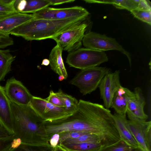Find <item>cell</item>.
Wrapping results in <instances>:
<instances>
[{"label": "cell", "mask_w": 151, "mask_h": 151, "mask_svg": "<svg viewBox=\"0 0 151 151\" xmlns=\"http://www.w3.org/2000/svg\"><path fill=\"white\" fill-rule=\"evenodd\" d=\"M27 3V0H15L14 2V6L17 11L19 13H21L24 9Z\"/></svg>", "instance_id": "obj_33"}, {"label": "cell", "mask_w": 151, "mask_h": 151, "mask_svg": "<svg viewBox=\"0 0 151 151\" xmlns=\"http://www.w3.org/2000/svg\"><path fill=\"white\" fill-rule=\"evenodd\" d=\"M56 93L61 99L65 109L69 113L72 114L76 111L78 104V101L76 99L64 93L61 89H59Z\"/></svg>", "instance_id": "obj_23"}, {"label": "cell", "mask_w": 151, "mask_h": 151, "mask_svg": "<svg viewBox=\"0 0 151 151\" xmlns=\"http://www.w3.org/2000/svg\"><path fill=\"white\" fill-rule=\"evenodd\" d=\"M0 122L6 129L14 135L11 101L6 94L4 87L0 85Z\"/></svg>", "instance_id": "obj_14"}, {"label": "cell", "mask_w": 151, "mask_h": 151, "mask_svg": "<svg viewBox=\"0 0 151 151\" xmlns=\"http://www.w3.org/2000/svg\"><path fill=\"white\" fill-rule=\"evenodd\" d=\"M87 134L90 133L78 131L66 132L60 133V139L58 144H61L66 139L77 138Z\"/></svg>", "instance_id": "obj_30"}, {"label": "cell", "mask_w": 151, "mask_h": 151, "mask_svg": "<svg viewBox=\"0 0 151 151\" xmlns=\"http://www.w3.org/2000/svg\"><path fill=\"white\" fill-rule=\"evenodd\" d=\"M134 148L120 140L113 144L101 145L98 151H132Z\"/></svg>", "instance_id": "obj_26"}, {"label": "cell", "mask_w": 151, "mask_h": 151, "mask_svg": "<svg viewBox=\"0 0 151 151\" xmlns=\"http://www.w3.org/2000/svg\"><path fill=\"white\" fill-rule=\"evenodd\" d=\"M4 88L10 101L18 105H28L33 96L21 82L14 78L8 80Z\"/></svg>", "instance_id": "obj_10"}, {"label": "cell", "mask_w": 151, "mask_h": 151, "mask_svg": "<svg viewBox=\"0 0 151 151\" xmlns=\"http://www.w3.org/2000/svg\"><path fill=\"white\" fill-rule=\"evenodd\" d=\"M87 25L84 22L75 25L53 37L63 50L69 52L80 48Z\"/></svg>", "instance_id": "obj_6"}, {"label": "cell", "mask_w": 151, "mask_h": 151, "mask_svg": "<svg viewBox=\"0 0 151 151\" xmlns=\"http://www.w3.org/2000/svg\"><path fill=\"white\" fill-rule=\"evenodd\" d=\"M134 95V92L121 86L114 95L111 107L113 108L117 114L126 116L128 102Z\"/></svg>", "instance_id": "obj_16"}, {"label": "cell", "mask_w": 151, "mask_h": 151, "mask_svg": "<svg viewBox=\"0 0 151 151\" xmlns=\"http://www.w3.org/2000/svg\"><path fill=\"white\" fill-rule=\"evenodd\" d=\"M111 72L106 67L98 66L81 70L70 81V83L78 87L83 95L90 94L99 87L104 76Z\"/></svg>", "instance_id": "obj_5"}, {"label": "cell", "mask_w": 151, "mask_h": 151, "mask_svg": "<svg viewBox=\"0 0 151 151\" xmlns=\"http://www.w3.org/2000/svg\"><path fill=\"white\" fill-rule=\"evenodd\" d=\"M137 9L142 10H151L150 5L145 0H140Z\"/></svg>", "instance_id": "obj_35"}, {"label": "cell", "mask_w": 151, "mask_h": 151, "mask_svg": "<svg viewBox=\"0 0 151 151\" xmlns=\"http://www.w3.org/2000/svg\"><path fill=\"white\" fill-rule=\"evenodd\" d=\"M32 14L34 19L56 20L76 17L86 18L90 14L85 9L78 6L63 8L47 7Z\"/></svg>", "instance_id": "obj_9"}, {"label": "cell", "mask_w": 151, "mask_h": 151, "mask_svg": "<svg viewBox=\"0 0 151 151\" xmlns=\"http://www.w3.org/2000/svg\"><path fill=\"white\" fill-rule=\"evenodd\" d=\"M13 135L5 129L0 127V139L8 138Z\"/></svg>", "instance_id": "obj_36"}, {"label": "cell", "mask_w": 151, "mask_h": 151, "mask_svg": "<svg viewBox=\"0 0 151 151\" xmlns=\"http://www.w3.org/2000/svg\"><path fill=\"white\" fill-rule=\"evenodd\" d=\"M108 60L104 51L80 48L69 52L66 62L70 67L82 70L98 66Z\"/></svg>", "instance_id": "obj_4"}, {"label": "cell", "mask_w": 151, "mask_h": 151, "mask_svg": "<svg viewBox=\"0 0 151 151\" xmlns=\"http://www.w3.org/2000/svg\"><path fill=\"white\" fill-rule=\"evenodd\" d=\"M63 50L60 45L57 43L51 51L49 60L51 69L59 76H63L66 79L68 75L62 57Z\"/></svg>", "instance_id": "obj_18"}, {"label": "cell", "mask_w": 151, "mask_h": 151, "mask_svg": "<svg viewBox=\"0 0 151 151\" xmlns=\"http://www.w3.org/2000/svg\"><path fill=\"white\" fill-rule=\"evenodd\" d=\"M15 57L9 50L0 49V82L4 80L6 74L11 70L12 65Z\"/></svg>", "instance_id": "obj_19"}, {"label": "cell", "mask_w": 151, "mask_h": 151, "mask_svg": "<svg viewBox=\"0 0 151 151\" xmlns=\"http://www.w3.org/2000/svg\"><path fill=\"white\" fill-rule=\"evenodd\" d=\"M34 18L33 14L19 12L6 17L0 21V34L9 35L12 30Z\"/></svg>", "instance_id": "obj_15"}, {"label": "cell", "mask_w": 151, "mask_h": 151, "mask_svg": "<svg viewBox=\"0 0 151 151\" xmlns=\"http://www.w3.org/2000/svg\"><path fill=\"white\" fill-rule=\"evenodd\" d=\"M50 5L48 0H27L25 7L21 13H34Z\"/></svg>", "instance_id": "obj_24"}, {"label": "cell", "mask_w": 151, "mask_h": 151, "mask_svg": "<svg viewBox=\"0 0 151 151\" xmlns=\"http://www.w3.org/2000/svg\"><path fill=\"white\" fill-rule=\"evenodd\" d=\"M130 12L135 17L151 25V10H142L135 9Z\"/></svg>", "instance_id": "obj_29"}, {"label": "cell", "mask_w": 151, "mask_h": 151, "mask_svg": "<svg viewBox=\"0 0 151 151\" xmlns=\"http://www.w3.org/2000/svg\"><path fill=\"white\" fill-rule=\"evenodd\" d=\"M28 105L44 121H54L71 115L65 107L55 106L40 97L33 96Z\"/></svg>", "instance_id": "obj_8"}, {"label": "cell", "mask_w": 151, "mask_h": 151, "mask_svg": "<svg viewBox=\"0 0 151 151\" xmlns=\"http://www.w3.org/2000/svg\"><path fill=\"white\" fill-rule=\"evenodd\" d=\"M82 142L101 143L102 145H104V140L101 137L93 134H86L76 138L66 139L60 144H75Z\"/></svg>", "instance_id": "obj_21"}, {"label": "cell", "mask_w": 151, "mask_h": 151, "mask_svg": "<svg viewBox=\"0 0 151 151\" xmlns=\"http://www.w3.org/2000/svg\"><path fill=\"white\" fill-rule=\"evenodd\" d=\"M54 151H68L62 145L58 144L54 148Z\"/></svg>", "instance_id": "obj_38"}, {"label": "cell", "mask_w": 151, "mask_h": 151, "mask_svg": "<svg viewBox=\"0 0 151 151\" xmlns=\"http://www.w3.org/2000/svg\"><path fill=\"white\" fill-rule=\"evenodd\" d=\"M58 79L59 81H61L64 80H65V78L62 75H60L58 77Z\"/></svg>", "instance_id": "obj_40"}, {"label": "cell", "mask_w": 151, "mask_h": 151, "mask_svg": "<svg viewBox=\"0 0 151 151\" xmlns=\"http://www.w3.org/2000/svg\"><path fill=\"white\" fill-rule=\"evenodd\" d=\"M9 35L0 34V48H4L14 44L13 40Z\"/></svg>", "instance_id": "obj_32"}, {"label": "cell", "mask_w": 151, "mask_h": 151, "mask_svg": "<svg viewBox=\"0 0 151 151\" xmlns=\"http://www.w3.org/2000/svg\"><path fill=\"white\" fill-rule=\"evenodd\" d=\"M45 99L49 102L57 106L65 107L60 98L56 93L51 90L49 93L48 97Z\"/></svg>", "instance_id": "obj_31"}, {"label": "cell", "mask_w": 151, "mask_h": 151, "mask_svg": "<svg viewBox=\"0 0 151 151\" xmlns=\"http://www.w3.org/2000/svg\"><path fill=\"white\" fill-rule=\"evenodd\" d=\"M110 119L102 105L80 99L77 110L72 114L52 121H44L46 135L49 140L55 133L78 131L93 134L104 138L111 127Z\"/></svg>", "instance_id": "obj_1"}, {"label": "cell", "mask_w": 151, "mask_h": 151, "mask_svg": "<svg viewBox=\"0 0 151 151\" xmlns=\"http://www.w3.org/2000/svg\"><path fill=\"white\" fill-rule=\"evenodd\" d=\"M60 139V134L55 133L50 137L49 142L51 147L54 149L58 144Z\"/></svg>", "instance_id": "obj_34"}, {"label": "cell", "mask_w": 151, "mask_h": 151, "mask_svg": "<svg viewBox=\"0 0 151 151\" xmlns=\"http://www.w3.org/2000/svg\"><path fill=\"white\" fill-rule=\"evenodd\" d=\"M15 0H0V21L18 12L14 6Z\"/></svg>", "instance_id": "obj_25"}, {"label": "cell", "mask_w": 151, "mask_h": 151, "mask_svg": "<svg viewBox=\"0 0 151 151\" xmlns=\"http://www.w3.org/2000/svg\"><path fill=\"white\" fill-rule=\"evenodd\" d=\"M120 73L119 71L117 70L108 73L103 78L99 86L104 106L108 109L111 108L115 93L122 86L120 81Z\"/></svg>", "instance_id": "obj_11"}, {"label": "cell", "mask_w": 151, "mask_h": 151, "mask_svg": "<svg viewBox=\"0 0 151 151\" xmlns=\"http://www.w3.org/2000/svg\"><path fill=\"white\" fill-rule=\"evenodd\" d=\"M21 143V141L15 138L14 135L8 138L0 139V151H9Z\"/></svg>", "instance_id": "obj_27"}, {"label": "cell", "mask_w": 151, "mask_h": 151, "mask_svg": "<svg viewBox=\"0 0 151 151\" xmlns=\"http://www.w3.org/2000/svg\"><path fill=\"white\" fill-rule=\"evenodd\" d=\"M11 106L14 137L23 144L51 147L45 132L44 121L32 109L29 105H18L11 101Z\"/></svg>", "instance_id": "obj_2"}, {"label": "cell", "mask_w": 151, "mask_h": 151, "mask_svg": "<svg viewBox=\"0 0 151 151\" xmlns=\"http://www.w3.org/2000/svg\"><path fill=\"white\" fill-rule=\"evenodd\" d=\"M60 145L68 151H98L101 146V143L82 142Z\"/></svg>", "instance_id": "obj_22"}, {"label": "cell", "mask_w": 151, "mask_h": 151, "mask_svg": "<svg viewBox=\"0 0 151 151\" xmlns=\"http://www.w3.org/2000/svg\"><path fill=\"white\" fill-rule=\"evenodd\" d=\"M86 18L76 17L58 20L34 18L12 30L9 34L22 37L27 40L52 39L82 22Z\"/></svg>", "instance_id": "obj_3"}, {"label": "cell", "mask_w": 151, "mask_h": 151, "mask_svg": "<svg viewBox=\"0 0 151 151\" xmlns=\"http://www.w3.org/2000/svg\"><path fill=\"white\" fill-rule=\"evenodd\" d=\"M82 42L86 48L103 51L111 50L119 51L127 56L131 65L130 54L114 38L108 37L105 35L91 32L84 35Z\"/></svg>", "instance_id": "obj_7"}, {"label": "cell", "mask_w": 151, "mask_h": 151, "mask_svg": "<svg viewBox=\"0 0 151 151\" xmlns=\"http://www.w3.org/2000/svg\"><path fill=\"white\" fill-rule=\"evenodd\" d=\"M50 2V5H56L66 3L73 2L75 0H48Z\"/></svg>", "instance_id": "obj_37"}, {"label": "cell", "mask_w": 151, "mask_h": 151, "mask_svg": "<svg viewBox=\"0 0 151 151\" xmlns=\"http://www.w3.org/2000/svg\"><path fill=\"white\" fill-rule=\"evenodd\" d=\"M0 128H4V129H5L3 127V126H2V124H1V123H0Z\"/></svg>", "instance_id": "obj_42"}, {"label": "cell", "mask_w": 151, "mask_h": 151, "mask_svg": "<svg viewBox=\"0 0 151 151\" xmlns=\"http://www.w3.org/2000/svg\"><path fill=\"white\" fill-rule=\"evenodd\" d=\"M50 64V61L47 59H44L42 61L41 65L45 66H47Z\"/></svg>", "instance_id": "obj_39"}, {"label": "cell", "mask_w": 151, "mask_h": 151, "mask_svg": "<svg viewBox=\"0 0 151 151\" xmlns=\"http://www.w3.org/2000/svg\"><path fill=\"white\" fill-rule=\"evenodd\" d=\"M113 116L120 140L134 148L138 147L128 125L126 116H122L115 113L113 114Z\"/></svg>", "instance_id": "obj_17"}, {"label": "cell", "mask_w": 151, "mask_h": 151, "mask_svg": "<svg viewBox=\"0 0 151 151\" xmlns=\"http://www.w3.org/2000/svg\"><path fill=\"white\" fill-rule=\"evenodd\" d=\"M54 150L51 147L34 146L21 143L9 151H54Z\"/></svg>", "instance_id": "obj_28"}, {"label": "cell", "mask_w": 151, "mask_h": 151, "mask_svg": "<svg viewBox=\"0 0 151 151\" xmlns=\"http://www.w3.org/2000/svg\"><path fill=\"white\" fill-rule=\"evenodd\" d=\"M132 151H142L140 148L139 147L134 148Z\"/></svg>", "instance_id": "obj_41"}, {"label": "cell", "mask_w": 151, "mask_h": 151, "mask_svg": "<svg viewBox=\"0 0 151 151\" xmlns=\"http://www.w3.org/2000/svg\"><path fill=\"white\" fill-rule=\"evenodd\" d=\"M127 123L138 147L142 151H151V121L129 120Z\"/></svg>", "instance_id": "obj_12"}, {"label": "cell", "mask_w": 151, "mask_h": 151, "mask_svg": "<svg viewBox=\"0 0 151 151\" xmlns=\"http://www.w3.org/2000/svg\"><path fill=\"white\" fill-rule=\"evenodd\" d=\"M140 0H85L88 3H97L111 4L120 9H125L130 12L137 9Z\"/></svg>", "instance_id": "obj_20"}, {"label": "cell", "mask_w": 151, "mask_h": 151, "mask_svg": "<svg viewBox=\"0 0 151 151\" xmlns=\"http://www.w3.org/2000/svg\"><path fill=\"white\" fill-rule=\"evenodd\" d=\"M134 92V95L129 99L127 105L126 113L128 118L132 121L146 122L148 116L144 111L145 102L142 89L137 87Z\"/></svg>", "instance_id": "obj_13"}]
</instances>
